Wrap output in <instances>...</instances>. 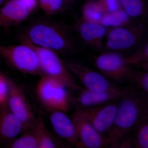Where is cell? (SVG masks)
I'll return each mask as SVG.
<instances>
[{
	"label": "cell",
	"mask_w": 148,
	"mask_h": 148,
	"mask_svg": "<svg viewBox=\"0 0 148 148\" xmlns=\"http://www.w3.org/2000/svg\"><path fill=\"white\" fill-rule=\"evenodd\" d=\"M68 88L57 81L41 76L36 86V94L40 101L48 109L66 113L70 107Z\"/></svg>",
	"instance_id": "cell-5"
},
{
	"label": "cell",
	"mask_w": 148,
	"mask_h": 148,
	"mask_svg": "<svg viewBox=\"0 0 148 148\" xmlns=\"http://www.w3.org/2000/svg\"><path fill=\"white\" fill-rule=\"evenodd\" d=\"M120 100L113 123L108 132L110 147L127 135L148 114L146 103L133 92H130Z\"/></svg>",
	"instance_id": "cell-2"
},
{
	"label": "cell",
	"mask_w": 148,
	"mask_h": 148,
	"mask_svg": "<svg viewBox=\"0 0 148 148\" xmlns=\"http://www.w3.org/2000/svg\"><path fill=\"white\" fill-rule=\"evenodd\" d=\"M100 73L108 79L119 83L133 82L134 71L125 57L116 51L101 53L95 60Z\"/></svg>",
	"instance_id": "cell-6"
},
{
	"label": "cell",
	"mask_w": 148,
	"mask_h": 148,
	"mask_svg": "<svg viewBox=\"0 0 148 148\" xmlns=\"http://www.w3.org/2000/svg\"><path fill=\"white\" fill-rule=\"evenodd\" d=\"M72 119L76 128L80 148H101L110 146L107 137L98 132L77 111Z\"/></svg>",
	"instance_id": "cell-11"
},
{
	"label": "cell",
	"mask_w": 148,
	"mask_h": 148,
	"mask_svg": "<svg viewBox=\"0 0 148 148\" xmlns=\"http://www.w3.org/2000/svg\"><path fill=\"white\" fill-rule=\"evenodd\" d=\"M19 138L11 142L8 147L11 148H39L38 137L34 130H27L22 132Z\"/></svg>",
	"instance_id": "cell-20"
},
{
	"label": "cell",
	"mask_w": 148,
	"mask_h": 148,
	"mask_svg": "<svg viewBox=\"0 0 148 148\" xmlns=\"http://www.w3.org/2000/svg\"><path fill=\"white\" fill-rule=\"evenodd\" d=\"M76 99L80 108L101 106L119 100L130 91L121 88L114 87L107 90L93 91L82 89Z\"/></svg>",
	"instance_id": "cell-12"
},
{
	"label": "cell",
	"mask_w": 148,
	"mask_h": 148,
	"mask_svg": "<svg viewBox=\"0 0 148 148\" xmlns=\"http://www.w3.org/2000/svg\"><path fill=\"white\" fill-rule=\"evenodd\" d=\"M33 128L38 137L39 148L57 147L55 139L46 127L42 117L39 116L36 118Z\"/></svg>",
	"instance_id": "cell-17"
},
{
	"label": "cell",
	"mask_w": 148,
	"mask_h": 148,
	"mask_svg": "<svg viewBox=\"0 0 148 148\" xmlns=\"http://www.w3.org/2000/svg\"><path fill=\"white\" fill-rule=\"evenodd\" d=\"M24 131L22 122L11 110L7 101L0 105V139L10 143Z\"/></svg>",
	"instance_id": "cell-14"
},
{
	"label": "cell",
	"mask_w": 148,
	"mask_h": 148,
	"mask_svg": "<svg viewBox=\"0 0 148 148\" xmlns=\"http://www.w3.org/2000/svg\"><path fill=\"white\" fill-rule=\"evenodd\" d=\"M66 1H71V0H66Z\"/></svg>",
	"instance_id": "cell-30"
},
{
	"label": "cell",
	"mask_w": 148,
	"mask_h": 148,
	"mask_svg": "<svg viewBox=\"0 0 148 148\" xmlns=\"http://www.w3.org/2000/svg\"><path fill=\"white\" fill-rule=\"evenodd\" d=\"M64 63L70 72L78 77L87 90L100 91L115 86L101 73L91 70L79 62L70 60Z\"/></svg>",
	"instance_id": "cell-10"
},
{
	"label": "cell",
	"mask_w": 148,
	"mask_h": 148,
	"mask_svg": "<svg viewBox=\"0 0 148 148\" xmlns=\"http://www.w3.org/2000/svg\"><path fill=\"white\" fill-rule=\"evenodd\" d=\"M117 106L115 101L101 106L80 108L76 111L98 132H108L114 120Z\"/></svg>",
	"instance_id": "cell-9"
},
{
	"label": "cell",
	"mask_w": 148,
	"mask_h": 148,
	"mask_svg": "<svg viewBox=\"0 0 148 148\" xmlns=\"http://www.w3.org/2000/svg\"><path fill=\"white\" fill-rule=\"evenodd\" d=\"M105 14L102 6L97 1H90L84 6L81 18L86 21L100 23Z\"/></svg>",
	"instance_id": "cell-19"
},
{
	"label": "cell",
	"mask_w": 148,
	"mask_h": 148,
	"mask_svg": "<svg viewBox=\"0 0 148 148\" xmlns=\"http://www.w3.org/2000/svg\"><path fill=\"white\" fill-rule=\"evenodd\" d=\"M132 83L135 84L139 88L148 94V72H134Z\"/></svg>",
	"instance_id": "cell-25"
},
{
	"label": "cell",
	"mask_w": 148,
	"mask_h": 148,
	"mask_svg": "<svg viewBox=\"0 0 148 148\" xmlns=\"http://www.w3.org/2000/svg\"><path fill=\"white\" fill-rule=\"evenodd\" d=\"M21 43L28 44L36 51L38 56L42 76L57 81L70 90H80L82 89L77 84L73 75L68 70L56 52L30 43Z\"/></svg>",
	"instance_id": "cell-3"
},
{
	"label": "cell",
	"mask_w": 148,
	"mask_h": 148,
	"mask_svg": "<svg viewBox=\"0 0 148 148\" xmlns=\"http://www.w3.org/2000/svg\"><path fill=\"white\" fill-rule=\"evenodd\" d=\"M20 1L32 13L35 10L38 5L37 0H20Z\"/></svg>",
	"instance_id": "cell-28"
},
{
	"label": "cell",
	"mask_w": 148,
	"mask_h": 148,
	"mask_svg": "<svg viewBox=\"0 0 148 148\" xmlns=\"http://www.w3.org/2000/svg\"><path fill=\"white\" fill-rule=\"evenodd\" d=\"M126 61L130 66H140L148 70V44L146 42L141 48L134 54L129 57H125Z\"/></svg>",
	"instance_id": "cell-23"
},
{
	"label": "cell",
	"mask_w": 148,
	"mask_h": 148,
	"mask_svg": "<svg viewBox=\"0 0 148 148\" xmlns=\"http://www.w3.org/2000/svg\"><path fill=\"white\" fill-rule=\"evenodd\" d=\"M123 9L131 18L144 17L147 8L144 0H119Z\"/></svg>",
	"instance_id": "cell-21"
},
{
	"label": "cell",
	"mask_w": 148,
	"mask_h": 148,
	"mask_svg": "<svg viewBox=\"0 0 148 148\" xmlns=\"http://www.w3.org/2000/svg\"><path fill=\"white\" fill-rule=\"evenodd\" d=\"M8 95L7 102L11 110L21 121L24 131L32 129L36 118L21 88L12 81L8 79Z\"/></svg>",
	"instance_id": "cell-8"
},
{
	"label": "cell",
	"mask_w": 148,
	"mask_h": 148,
	"mask_svg": "<svg viewBox=\"0 0 148 148\" xmlns=\"http://www.w3.org/2000/svg\"><path fill=\"white\" fill-rule=\"evenodd\" d=\"M31 12L20 0H9L0 7V27L16 26L27 20Z\"/></svg>",
	"instance_id": "cell-15"
},
{
	"label": "cell",
	"mask_w": 148,
	"mask_h": 148,
	"mask_svg": "<svg viewBox=\"0 0 148 148\" xmlns=\"http://www.w3.org/2000/svg\"><path fill=\"white\" fill-rule=\"evenodd\" d=\"M146 31L143 24H130L111 28L107 33L106 47L111 51L127 50L143 40Z\"/></svg>",
	"instance_id": "cell-7"
},
{
	"label": "cell",
	"mask_w": 148,
	"mask_h": 148,
	"mask_svg": "<svg viewBox=\"0 0 148 148\" xmlns=\"http://www.w3.org/2000/svg\"><path fill=\"white\" fill-rule=\"evenodd\" d=\"M148 114L141 119L135 126L134 145L136 147L148 148Z\"/></svg>",
	"instance_id": "cell-22"
},
{
	"label": "cell",
	"mask_w": 148,
	"mask_h": 148,
	"mask_svg": "<svg viewBox=\"0 0 148 148\" xmlns=\"http://www.w3.org/2000/svg\"><path fill=\"white\" fill-rule=\"evenodd\" d=\"M66 113L62 111H52L50 116L51 123L54 131L60 137L72 145L80 148L75 125Z\"/></svg>",
	"instance_id": "cell-16"
},
{
	"label": "cell",
	"mask_w": 148,
	"mask_h": 148,
	"mask_svg": "<svg viewBox=\"0 0 148 148\" xmlns=\"http://www.w3.org/2000/svg\"><path fill=\"white\" fill-rule=\"evenodd\" d=\"M20 42L30 43L68 55L77 53L78 47L69 29L63 24L48 19L31 22L21 32Z\"/></svg>",
	"instance_id": "cell-1"
},
{
	"label": "cell",
	"mask_w": 148,
	"mask_h": 148,
	"mask_svg": "<svg viewBox=\"0 0 148 148\" xmlns=\"http://www.w3.org/2000/svg\"><path fill=\"white\" fill-rule=\"evenodd\" d=\"M8 85L7 79L0 74V105L7 101Z\"/></svg>",
	"instance_id": "cell-27"
},
{
	"label": "cell",
	"mask_w": 148,
	"mask_h": 148,
	"mask_svg": "<svg viewBox=\"0 0 148 148\" xmlns=\"http://www.w3.org/2000/svg\"><path fill=\"white\" fill-rule=\"evenodd\" d=\"M105 14L119 10L122 7L119 0H98Z\"/></svg>",
	"instance_id": "cell-26"
},
{
	"label": "cell",
	"mask_w": 148,
	"mask_h": 148,
	"mask_svg": "<svg viewBox=\"0 0 148 148\" xmlns=\"http://www.w3.org/2000/svg\"><path fill=\"white\" fill-rule=\"evenodd\" d=\"M132 18L122 8L103 15L100 23L106 28H115L132 24Z\"/></svg>",
	"instance_id": "cell-18"
},
{
	"label": "cell",
	"mask_w": 148,
	"mask_h": 148,
	"mask_svg": "<svg viewBox=\"0 0 148 148\" xmlns=\"http://www.w3.org/2000/svg\"><path fill=\"white\" fill-rule=\"evenodd\" d=\"M0 55L16 70L24 73L42 75L36 51L24 43L16 45H0Z\"/></svg>",
	"instance_id": "cell-4"
},
{
	"label": "cell",
	"mask_w": 148,
	"mask_h": 148,
	"mask_svg": "<svg viewBox=\"0 0 148 148\" xmlns=\"http://www.w3.org/2000/svg\"><path fill=\"white\" fill-rule=\"evenodd\" d=\"M40 6L47 15L58 14L62 10L64 0H39Z\"/></svg>",
	"instance_id": "cell-24"
},
{
	"label": "cell",
	"mask_w": 148,
	"mask_h": 148,
	"mask_svg": "<svg viewBox=\"0 0 148 148\" xmlns=\"http://www.w3.org/2000/svg\"><path fill=\"white\" fill-rule=\"evenodd\" d=\"M7 1V0H0V7Z\"/></svg>",
	"instance_id": "cell-29"
},
{
	"label": "cell",
	"mask_w": 148,
	"mask_h": 148,
	"mask_svg": "<svg viewBox=\"0 0 148 148\" xmlns=\"http://www.w3.org/2000/svg\"><path fill=\"white\" fill-rule=\"evenodd\" d=\"M75 29L87 45L96 50L103 49V40L107 35V28L101 23L86 21L81 18L76 21Z\"/></svg>",
	"instance_id": "cell-13"
}]
</instances>
